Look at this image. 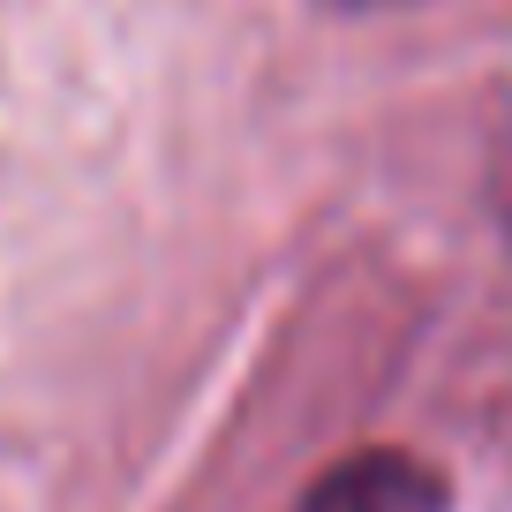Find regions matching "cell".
<instances>
[{"instance_id":"obj_1","label":"cell","mask_w":512,"mask_h":512,"mask_svg":"<svg viewBox=\"0 0 512 512\" xmlns=\"http://www.w3.org/2000/svg\"><path fill=\"white\" fill-rule=\"evenodd\" d=\"M287 512H445V475L415 452L369 445V452L332 460Z\"/></svg>"},{"instance_id":"obj_2","label":"cell","mask_w":512,"mask_h":512,"mask_svg":"<svg viewBox=\"0 0 512 512\" xmlns=\"http://www.w3.org/2000/svg\"><path fill=\"white\" fill-rule=\"evenodd\" d=\"M497 211H505V226H512V144L497 151Z\"/></svg>"},{"instance_id":"obj_3","label":"cell","mask_w":512,"mask_h":512,"mask_svg":"<svg viewBox=\"0 0 512 512\" xmlns=\"http://www.w3.org/2000/svg\"><path fill=\"white\" fill-rule=\"evenodd\" d=\"M324 8H347V16H362V8H392V0H324Z\"/></svg>"}]
</instances>
